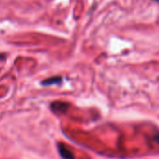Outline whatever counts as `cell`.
I'll use <instances>...</instances> for the list:
<instances>
[{"label":"cell","mask_w":159,"mask_h":159,"mask_svg":"<svg viewBox=\"0 0 159 159\" xmlns=\"http://www.w3.org/2000/svg\"><path fill=\"white\" fill-rule=\"evenodd\" d=\"M57 150H58V152H59L60 156L63 159H75V156H74L73 152L68 148H66L63 143H58L57 144Z\"/></svg>","instance_id":"1"},{"label":"cell","mask_w":159,"mask_h":159,"mask_svg":"<svg viewBox=\"0 0 159 159\" xmlns=\"http://www.w3.org/2000/svg\"><path fill=\"white\" fill-rule=\"evenodd\" d=\"M155 1H159V0H155Z\"/></svg>","instance_id":"2"}]
</instances>
